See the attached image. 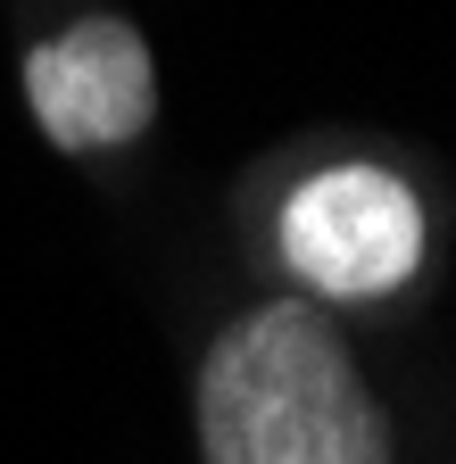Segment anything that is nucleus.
Here are the masks:
<instances>
[{
    "label": "nucleus",
    "instance_id": "2",
    "mask_svg": "<svg viewBox=\"0 0 456 464\" xmlns=\"http://www.w3.org/2000/svg\"><path fill=\"white\" fill-rule=\"evenodd\" d=\"M282 257L315 299H390L423 274V199L390 166H324L282 199Z\"/></svg>",
    "mask_w": 456,
    "mask_h": 464
},
{
    "label": "nucleus",
    "instance_id": "3",
    "mask_svg": "<svg viewBox=\"0 0 456 464\" xmlns=\"http://www.w3.org/2000/svg\"><path fill=\"white\" fill-rule=\"evenodd\" d=\"M25 108L50 150L100 158L158 125V58L133 17H75L25 50Z\"/></svg>",
    "mask_w": 456,
    "mask_h": 464
},
{
    "label": "nucleus",
    "instance_id": "1",
    "mask_svg": "<svg viewBox=\"0 0 456 464\" xmlns=\"http://www.w3.org/2000/svg\"><path fill=\"white\" fill-rule=\"evenodd\" d=\"M199 464H398L390 415L315 299L233 315L199 357Z\"/></svg>",
    "mask_w": 456,
    "mask_h": 464
}]
</instances>
